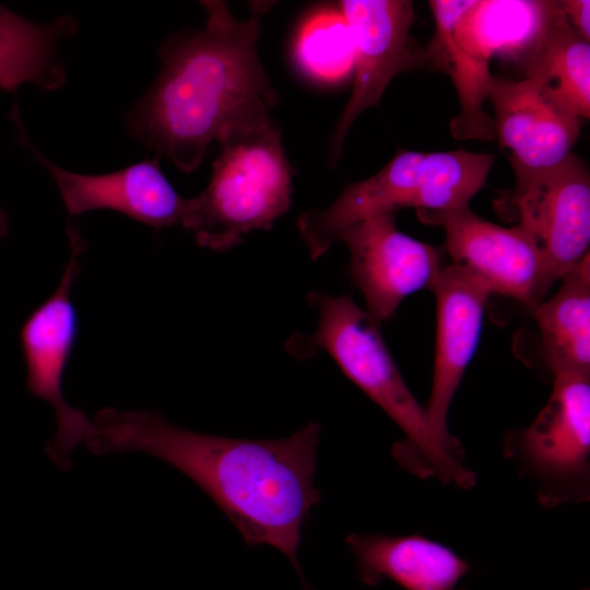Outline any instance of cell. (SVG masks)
<instances>
[{"mask_svg": "<svg viewBox=\"0 0 590 590\" xmlns=\"http://www.w3.org/2000/svg\"><path fill=\"white\" fill-rule=\"evenodd\" d=\"M217 142L210 182L191 198L184 227L199 246L223 251L253 229H270L290 209L293 189L281 132L270 117L231 128Z\"/></svg>", "mask_w": 590, "mask_h": 590, "instance_id": "4", "label": "cell"}, {"mask_svg": "<svg viewBox=\"0 0 590 590\" xmlns=\"http://www.w3.org/2000/svg\"><path fill=\"white\" fill-rule=\"evenodd\" d=\"M416 214L423 223L444 228L453 264L471 272L491 294L518 299L532 309L544 300L550 291L544 258L523 227L499 226L469 206Z\"/></svg>", "mask_w": 590, "mask_h": 590, "instance_id": "9", "label": "cell"}, {"mask_svg": "<svg viewBox=\"0 0 590 590\" xmlns=\"http://www.w3.org/2000/svg\"><path fill=\"white\" fill-rule=\"evenodd\" d=\"M562 11L568 24L586 40L590 38V1H559Z\"/></svg>", "mask_w": 590, "mask_h": 590, "instance_id": "22", "label": "cell"}, {"mask_svg": "<svg viewBox=\"0 0 590 590\" xmlns=\"http://www.w3.org/2000/svg\"><path fill=\"white\" fill-rule=\"evenodd\" d=\"M73 32L75 22L68 16L50 25L37 24L0 4V88L15 93L24 83L49 91L59 88L66 72L58 45Z\"/></svg>", "mask_w": 590, "mask_h": 590, "instance_id": "19", "label": "cell"}, {"mask_svg": "<svg viewBox=\"0 0 590 590\" xmlns=\"http://www.w3.org/2000/svg\"><path fill=\"white\" fill-rule=\"evenodd\" d=\"M589 252L560 281L548 300L533 308L544 362L553 375L590 376Z\"/></svg>", "mask_w": 590, "mask_h": 590, "instance_id": "18", "label": "cell"}, {"mask_svg": "<svg viewBox=\"0 0 590 590\" xmlns=\"http://www.w3.org/2000/svg\"><path fill=\"white\" fill-rule=\"evenodd\" d=\"M458 590H465V589L461 588V589H458Z\"/></svg>", "mask_w": 590, "mask_h": 590, "instance_id": "24", "label": "cell"}, {"mask_svg": "<svg viewBox=\"0 0 590 590\" xmlns=\"http://www.w3.org/2000/svg\"><path fill=\"white\" fill-rule=\"evenodd\" d=\"M320 425L280 439L213 436L178 427L148 410L105 408L85 439L94 455L140 451L173 465L221 508L249 546L271 545L297 559L300 529L319 505L314 483Z\"/></svg>", "mask_w": 590, "mask_h": 590, "instance_id": "1", "label": "cell"}, {"mask_svg": "<svg viewBox=\"0 0 590 590\" xmlns=\"http://www.w3.org/2000/svg\"><path fill=\"white\" fill-rule=\"evenodd\" d=\"M72 252L56 291L26 319L21 329L28 391L49 403L56 414V434L46 445L49 459L61 470L70 468V455L84 442L92 420L71 406L62 394V380L78 335V315L71 287L80 270L82 240L69 229Z\"/></svg>", "mask_w": 590, "mask_h": 590, "instance_id": "8", "label": "cell"}, {"mask_svg": "<svg viewBox=\"0 0 590 590\" xmlns=\"http://www.w3.org/2000/svg\"><path fill=\"white\" fill-rule=\"evenodd\" d=\"M514 173L515 188L496 208L514 215L536 243L551 288L589 252V169L570 153L552 167Z\"/></svg>", "mask_w": 590, "mask_h": 590, "instance_id": "7", "label": "cell"}, {"mask_svg": "<svg viewBox=\"0 0 590 590\" xmlns=\"http://www.w3.org/2000/svg\"><path fill=\"white\" fill-rule=\"evenodd\" d=\"M298 68L321 83L344 80L354 69L355 44L352 31L338 8H322L303 22L294 44Z\"/></svg>", "mask_w": 590, "mask_h": 590, "instance_id": "21", "label": "cell"}, {"mask_svg": "<svg viewBox=\"0 0 590 590\" xmlns=\"http://www.w3.org/2000/svg\"><path fill=\"white\" fill-rule=\"evenodd\" d=\"M26 139V133H21ZM38 161L56 181L64 208L75 216L93 210H113L155 229L184 227L191 198L180 196L163 174L157 158L144 160L126 168L101 175L66 170L39 153Z\"/></svg>", "mask_w": 590, "mask_h": 590, "instance_id": "14", "label": "cell"}, {"mask_svg": "<svg viewBox=\"0 0 590 590\" xmlns=\"http://www.w3.org/2000/svg\"><path fill=\"white\" fill-rule=\"evenodd\" d=\"M504 455L530 482L542 506L590 498V376L558 375L552 393L527 427L508 430Z\"/></svg>", "mask_w": 590, "mask_h": 590, "instance_id": "6", "label": "cell"}, {"mask_svg": "<svg viewBox=\"0 0 590 590\" xmlns=\"http://www.w3.org/2000/svg\"><path fill=\"white\" fill-rule=\"evenodd\" d=\"M494 156L465 150L399 151L374 176L350 184L329 206L297 219L310 257L326 253L345 227L402 208L441 212L469 206L483 187Z\"/></svg>", "mask_w": 590, "mask_h": 590, "instance_id": "5", "label": "cell"}, {"mask_svg": "<svg viewBox=\"0 0 590 590\" xmlns=\"http://www.w3.org/2000/svg\"><path fill=\"white\" fill-rule=\"evenodd\" d=\"M355 44L354 83L331 140V164L342 152L356 118L376 106L394 75L426 62L410 36L414 19L409 0H343L338 4Z\"/></svg>", "mask_w": 590, "mask_h": 590, "instance_id": "10", "label": "cell"}, {"mask_svg": "<svg viewBox=\"0 0 590 590\" xmlns=\"http://www.w3.org/2000/svg\"><path fill=\"white\" fill-rule=\"evenodd\" d=\"M345 542L369 586L389 578L406 590H452L469 570L452 550L421 535L351 533Z\"/></svg>", "mask_w": 590, "mask_h": 590, "instance_id": "15", "label": "cell"}, {"mask_svg": "<svg viewBox=\"0 0 590 590\" xmlns=\"http://www.w3.org/2000/svg\"><path fill=\"white\" fill-rule=\"evenodd\" d=\"M457 0H430L435 33L424 51L426 62L448 73L460 102V114L450 122L457 140H493V119L484 110L493 75L489 62L464 46L453 34L452 17Z\"/></svg>", "mask_w": 590, "mask_h": 590, "instance_id": "17", "label": "cell"}, {"mask_svg": "<svg viewBox=\"0 0 590 590\" xmlns=\"http://www.w3.org/2000/svg\"><path fill=\"white\" fill-rule=\"evenodd\" d=\"M558 9V1L457 0L455 36L482 59L527 57Z\"/></svg>", "mask_w": 590, "mask_h": 590, "instance_id": "16", "label": "cell"}, {"mask_svg": "<svg viewBox=\"0 0 590 590\" xmlns=\"http://www.w3.org/2000/svg\"><path fill=\"white\" fill-rule=\"evenodd\" d=\"M487 98L495 138L508 152L514 172L552 167L571 153L581 118L541 81L493 76Z\"/></svg>", "mask_w": 590, "mask_h": 590, "instance_id": "13", "label": "cell"}, {"mask_svg": "<svg viewBox=\"0 0 590 590\" xmlns=\"http://www.w3.org/2000/svg\"><path fill=\"white\" fill-rule=\"evenodd\" d=\"M319 314L311 335L294 337L287 350L296 357L327 352L403 430L405 439L392 447L397 462L425 479L436 476L447 485L468 489L475 485V473L452 456L435 438L425 412L400 374L380 331V323L349 296L308 295Z\"/></svg>", "mask_w": 590, "mask_h": 590, "instance_id": "3", "label": "cell"}, {"mask_svg": "<svg viewBox=\"0 0 590 590\" xmlns=\"http://www.w3.org/2000/svg\"><path fill=\"white\" fill-rule=\"evenodd\" d=\"M432 292L436 296V353L430 396L425 406L435 438L464 461V450L447 424L448 412L467 366L477 347L491 293L471 272L442 267Z\"/></svg>", "mask_w": 590, "mask_h": 590, "instance_id": "12", "label": "cell"}, {"mask_svg": "<svg viewBox=\"0 0 590 590\" xmlns=\"http://www.w3.org/2000/svg\"><path fill=\"white\" fill-rule=\"evenodd\" d=\"M8 232V216L5 212L0 208V241L3 239Z\"/></svg>", "mask_w": 590, "mask_h": 590, "instance_id": "23", "label": "cell"}, {"mask_svg": "<svg viewBox=\"0 0 590 590\" xmlns=\"http://www.w3.org/2000/svg\"><path fill=\"white\" fill-rule=\"evenodd\" d=\"M524 59L527 78L547 85L580 118L590 117V45L568 24L559 1Z\"/></svg>", "mask_w": 590, "mask_h": 590, "instance_id": "20", "label": "cell"}, {"mask_svg": "<svg viewBox=\"0 0 590 590\" xmlns=\"http://www.w3.org/2000/svg\"><path fill=\"white\" fill-rule=\"evenodd\" d=\"M200 3L204 27L164 40L158 76L126 116L133 137L184 173L225 131L269 118L278 103L257 51L262 5L238 20L224 1Z\"/></svg>", "mask_w": 590, "mask_h": 590, "instance_id": "2", "label": "cell"}, {"mask_svg": "<svg viewBox=\"0 0 590 590\" xmlns=\"http://www.w3.org/2000/svg\"><path fill=\"white\" fill-rule=\"evenodd\" d=\"M349 248L352 280L361 290L367 311L380 323L402 300L432 291L442 267L441 251L398 229L394 213L356 222L338 235Z\"/></svg>", "mask_w": 590, "mask_h": 590, "instance_id": "11", "label": "cell"}]
</instances>
